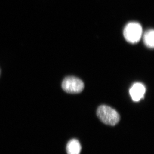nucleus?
Segmentation results:
<instances>
[{"instance_id": "obj_1", "label": "nucleus", "mask_w": 154, "mask_h": 154, "mask_svg": "<svg viewBox=\"0 0 154 154\" xmlns=\"http://www.w3.org/2000/svg\"><path fill=\"white\" fill-rule=\"evenodd\" d=\"M97 115L103 123L111 126L118 124L120 119V115L116 110L105 105L98 107Z\"/></svg>"}, {"instance_id": "obj_2", "label": "nucleus", "mask_w": 154, "mask_h": 154, "mask_svg": "<svg viewBox=\"0 0 154 154\" xmlns=\"http://www.w3.org/2000/svg\"><path fill=\"white\" fill-rule=\"evenodd\" d=\"M143 30L141 25L137 22H130L125 26L123 35L125 40L132 44L137 43L140 40Z\"/></svg>"}, {"instance_id": "obj_3", "label": "nucleus", "mask_w": 154, "mask_h": 154, "mask_svg": "<svg viewBox=\"0 0 154 154\" xmlns=\"http://www.w3.org/2000/svg\"><path fill=\"white\" fill-rule=\"evenodd\" d=\"M63 89L69 94H79L84 90L85 85L82 80L73 76L65 78L62 84Z\"/></svg>"}, {"instance_id": "obj_4", "label": "nucleus", "mask_w": 154, "mask_h": 154, "mask_svg": "<svg viewBox=\"0 0 154 154\" xmlns=\"http://www.w3.org/2000/svg\"><path fill=\"white\" fill-rule=\"evenodd\" d=\"M146 92V88L141 83H135L130 89L129 93L134 102H138L143 98Z\"/></svg>"}, {"instance_id": "obj_5", "label": "nucleus", "mask_w": 154, "mask_h": 154, "mask_svg": "<svg viewBox=\"0 0 154 154\" xmlns=\"http://www.w3.org/2000/svg\"><path fill=\"white\" fill-rule=\"evenodd\" d=\"M82 147L80 142L76 139H72L69 141L66 146L67 154H80Z\"/></svg>"}, {"instance_id": "obj_6", "label": "nucleus", "mask_w": 154, "mask_h": 154, "mask_svg": "<svg viewBox=\"0 0 154 154\" xmlns=\"http://www.w3.org/2000/svg\"><path fill=\"white\" fill-rule=\"evenodd\" d=\"M154 31L153 30H149L146 31L144 34L143 42L147 47L153 48L154 46Z\"/></svg>"}]
</instances>
